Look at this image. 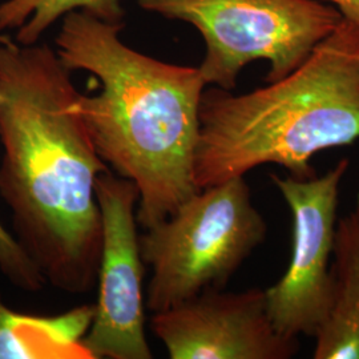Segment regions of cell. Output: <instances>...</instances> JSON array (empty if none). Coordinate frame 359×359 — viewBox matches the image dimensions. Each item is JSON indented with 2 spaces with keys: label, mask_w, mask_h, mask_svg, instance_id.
<instances>
[{
  "label": "cell",
  "mask_w": 359,
  "mask_h": 359,
  "mask_svg": "<svg viewBox=\"0 0 359 359\" xmlns=\"http://www.w3.org/2000/svg\"><path fill=\"white\" fill-rule=\"evenodd\" d=\"M151 330L170 359H290L298 338L278 333L264 289H209L154 313Z\"/></svg>",
  "instance_id": "ba28073f"
},
{
  "label": "cell",
  "mask_w": 359,
  "mask_h": 359,
  "mask_svg": "<svg viewBox=\"0 0 359 359\" xmlns=\"http://www.w3.org/2000/svg\"><path fill=\"white\" fill-rule=\"evenodd\" d=\"M335 7L345 20L359 26V0H322Z\"/></svg>",
  "instance_id": "5bb4252c"
},
{
  "label": "cell",
  "mask_w": 359,
  "mask_h": 359,
  "mask_svg": "<svg viewBox=\"0 0 359 359\" xmlns=\"http://www.w3.org/2000/svg\"><path fill=\"white\" fill-rule=\"evenodd\" d=\"M266 234L245 176L200 189L140 236L144 264L152 269L147 308L158 313L224 289Z\"/></svg>",
  "instance_id": "277c9868"
},
{
  "label": "cell",
  "mask_w": 359,
  "mask_h": 359,
  "mask_svg": "<svg viewBox=\"0 0 359 359\" xmlns=\"http://www.w3.org/2000/svg\"><path fill=\"white\" fill-rule=\"evenodd\" d=\"M124 23L72 11L56 36L57 56L100 83L79 93L77 112L99 156L139 189L137 222L148 229L200 191L194 160L206 81L198 67L169 65L120 40Z\"/></svg>",
  "instance_id": "7a4b0ae2"
},
{
  "label": "cell",
  "mask_w": 359,
  "mask_h": 359,
  "mask_svg": "<svg viewBox=\"0 0 359 359\" xmlns=\"http://www.w3.org/2000/svg\"><path fill=\"white\" fill-rule=\"evenodd\" d=\"M139 189L107 170L96 180L103 238L97 299L84 337L90 359H151L145 333L144 259L137 231Z\"/></svg>",
  "instance_id": "52a82bcc"
},
{
  "label": "cell",
  "mask_w": 359,
  "mask_h": 359,
  "mask_svg": "<svg viewBox=\"0 0 359 359\" xmlns=\"http://www.w3.org/2000/svg\"><path fill=\"white\" fill-rule=\"evenodd\" d=\"M71 71L47 44L0 41V198L47 285L87 294L103 226L96 180L109 170L77 112Z\"/></svg>",
  "instance_id": "6da1fadb"
},
{
  "label": "cell",
  "mask_w": 359,
  "mask_h": 359,
  "mask_svg": "<svg viewBox=\"0 0 359 359\" xmlns=\"http://www.w3.org/2000/svg\"><path fill=\"white\" fill-rule=\"evenodd\" d=\"M142 10L192 25L205 41L208 86L231 90L245 67L266 60L265 81L292 74L344 19L318 0H139Z\"/></svg>",
  "instance_id": "5b68a950"
},
{
  "label": "cell",
  "mask_w": 359,
  "mask_h": 359,
  "mask_svg": "<svg viewBox=\"0 0 359 359\" xmlns=\"http://www.w3.org/2000/svg\"><path fill=\"white\" fill-rule=\"evenodd\" d=\"M357 203H359V193H358V201H357Z\"/></svg>",
  "instance_id": "9a60e30c"
},
{
  "label": "cell",
  "mask_w": 359,
  "mask_h": 359,
  "mask_svg": "<svg viewBox=\"0 0 359 359\" xmlns=\"http://www.w3.org/2000/svg\"><path fill=\"white\" fill-rule=\"evenodd\" d=\"M4 35L0 34V41ZM0 274L15 287L38 293L47 283L36 265L27 256L26 252L0 221Z\"/></svg>",
  "instance_id": "4fadbf2b"
},
{
  "label": "cell",
  "mask_w": 359,
  "mask_h": 359,
  "mask_svg": "<svg viewBox=\"0 0 359 359\" xmlns=\"http://www.w3.org/2000/svg\"><path fill=\"white\" fill-rule=\"evenodd\" d=\"M314 338V359H359V295L335 283L333 306Z\"/></svg>",
  "instance_id": "8fae6325"
},
{
  "label": "cell",
  "mask_w": 359,
  "mask_h": 359,
  "mask_svg": "<svg viewBox=\"0 0 359 359\" xmlns=\"http://www.w3.org/2000/svg\"><path fill=\"white\" fill-rule=\"evenodd\" d=\"M333 258L335 283L359 295V203L337 222Z\"/></svg>",
  "instance_id": "7c38bea8"
},
{
  "label": "cell",
  "mask_w": 359,
  "mask_h": 359,
  "mask_svg": "<svg viewBox=\"0 0 359 359\" xmlns=\"http://www.w3.org/2000/svg\"><path fill=\"white\" fill-rule=\"evenodd\" d=\"M359 139V26L342 19L292 74L244 95L210 87L200 104V189L266 164L295 179L311 158Z\"/></svg>",
  "instance_id": "3957f363"
},
{
  "label": "cell",
  "mask_w": 359,
  "mask_h": 359,
  "mask_svg": "<svg viewBox=\"0 0 359 359\" xmlns=\"http://www.w3.org/2000/svg\"><path fill=\"white\" fill-rule=\"evenodd\" d=\"M348 165L344 158L320 177L270 176L293 218L289 266L278 283L265 289L270 320L287 338L314 337L333 306L335 278L330 259L339 189Z\"/></svg>",
  "instance_id": "8992f818"
},
{
  "label": "cell",
  "mask_w": 359,
  "mask_h": 359,
  "mask_svg": "<svg viewBox=\"0 0 359 359\" xmlns=\"http://www.w3.org/2000/svg\"><path fill=\"white\" fill-rule=\"evenodd\" d=\"M72 11L107 23H123L124 18L120 0H7L0 4V32L16 28V43L36 44L55 22Z\"/></svg>",
  "instance_id": "30bf717a"
},
{
  "label": "cell",
  "mask_w": 359,
  "mask_h": 359,
  "mask_svg": "<svg viewBox=\"0 0 359 359\" xmlns=\"http://www.w3.org/2000/svg\"><path fill=\"white\" fill-rule=\"evenodd\" d=\"M95 305L38 316L10 308L0 293V359H90L84 337Z\"/></svg>",
  "instance_id": "9c48e42d"
}]
</instances>
